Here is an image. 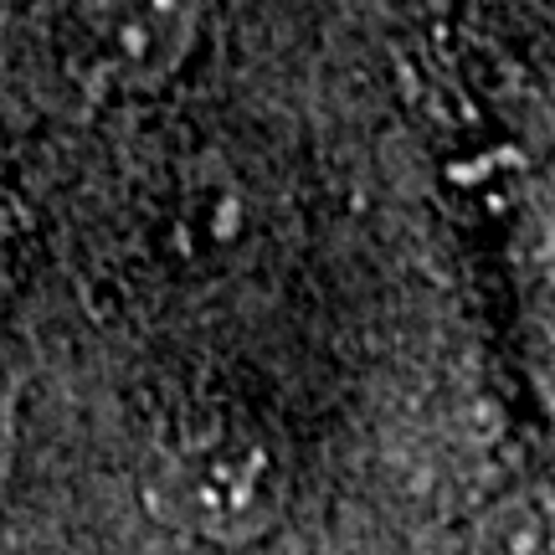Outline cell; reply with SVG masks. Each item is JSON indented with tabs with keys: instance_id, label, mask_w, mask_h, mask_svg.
Here are the masks:
<instances>
[{
	"instance_id": "1",
	"label": "cell",
	"mask_w": 555,
	"mask_h": 555,
	"mask_svg": "<svg viewBox=\"0 0 555 555\" xmlns=\"http://www.w3.org/2000/svg\"><path fill=\"white\" fill-rule=\"evenodd\" d=\"M139 499L180 535L217 551H242L278 530L288 478L258 427L237 416H185L150 448Z\"/></svg>"
},
{
	"instance_id": "2",
	"label": "cell",
	"mask_w": 555,
	"mask_h": 555,
	"mask_svg": "<svg viewBox=\"0 0 555 555\" xmlns=\"http://www.w3.org/2000/svg\"><path fill=\"white\" fill-rule=\"evenodd\" d=\"M196 37L201 0H73L57 62L93 99H139L176 78Z\"/></svg>"
},
{
	"instance_id": "3",
	"label": "cell",
	"mask_w": 555,
	"mask_h": 555,
	"mask_svg": "<svg viewBox=\"0 0 555 555\" xmlns=\"http://www.w3.org/2000/svg\"><path fill=\"white\" fill-rule=\"evenodd\" d=\"M474 555H555V489H515L474 525Z\"/></svg>"
}]
</instances>
